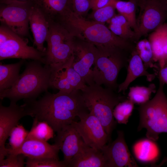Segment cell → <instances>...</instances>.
<instances>
[{
  "instance_id": "6da1fadb",
  "label": "cell",
  "mask_w": 167,
  "mask_h": 167,
  "mask_svg": "<svg viewBox=\"0 0 167 167\" xmlns=\"http://www.w3.org/2000/svg\"><path fill=\"white\" fill-rule=\"evenodd\" d=\"M24 101L28 116L47 122L57 132L88 110L78 90L56 94L47 91L38 100Z\"/></svg>"
},
{
  "instance_id": "7a4b0ae2",
  "label": "cell",
  "mask_w": 167,
  "mask_h": 167,
  "mask_svg": "<svg viewBox=\"0 0 167 167\" xmlns=\"http://www.w3.org/2000/svg\"><path fill=\"white\" fill-rule=\"evenodd\" d=\"M56 21L75 37L90 43L99 49L117 47L131 53L135 48L130 42L114 34L105 24L86 19L72 10Z\"/></svg>"
},
{
  "instance_id": "3957f363",
  "label": "cell",
  "mask_w": 167,
  "mask_h": 167,
  "mask_svg": "<svg viewBox=\"0 0 167 167\" xmlns=\"http://www.w3.org/2000/svg\"><path fill=\"white\" fill-rule=\"evenodd\" d=\"M36 60L27 62L25 69L12 86L0 93V98L8 99L16 103L36 99L41 93L48 91L50 87L51 69L49 65Z\"/></svg>"
},
{
  "instance_id": "277c9868",
  "label": "cell",
  "mask_w": 167,
  "mask_h": 167,
  "mask_svg": "<svg viewBox=\"0 0 167 167\" xmlns=\"http://www.w3.org/2000/svg\"><path fill=\"white\" fill-rule=\"evenodd\" d=\"M81 91L88 111L100 121L110 142L112 132L116 124L113 110L119 103L125 100L124 97L116 94L111 89L103 88L95 83L87 85Z\"/></svg>"
},
{
  "instance_id": "5b68a950",
  "label": "cell",
  "mask_w": 167,
  "mask_h": 167,
  "mask_svg": "<svg viewBox=\"0 0 167 167\" xmlns=\"http://www.w3.org/2000/svg\"><path fill=\"white\" fill-rule=\"evenodd\" d=\"M98 52L92 69V76L94 83L104 85L115 91L118 88L117 79L121 69L127 68L129 60L127 51L117 47L98 48Z\"/></svg>"
},
{
  "instance_id": "8992f818",
  "label": "cell",
  "mask_w": 167,
  "mask_h": 167,
  "mask_svg": "<svg viewBox=\"0 0 167 167\" xmlns=\"http://www.w3.org/2000/svg\"><path fill=\"white\" fill-rule=\"evenodd\" d=\"M164 84L159 81L154 97L138 108L140 117L138 131L146 129L147 137L153 141L158 140L160 134L167 133V97L164 91Z\"/></svg>"
},
{
  "instance_id": "52a82bcc",
  "label": "cell",
  "mask_w": 167,
  "mask_h": 167,
  "mask_svg": "<svg viewBox=\"0 0 167 167\" xmlns=\"http://www.w3.org/2000/svg\"><path fill=\"white\" fill-rule=\"evenodd\" d=\"M74 38L62 24L49 19L45 65L54 67L67 61L73 55Z\"/></svg>"
},
{
  "instance_id": "ba28073f",
  "label": "cell",
  "mask_w": 167,
  "mask_h": 167,
  "mask_svg": "<svg viewBox=\"0 0 167 167\" xmlns=\"http://www.w3.org/2000/svg\"><path fill=\"white\" fill-rule=\"evenodd\" d=\"M1 24L20 36H29V18L34 4L29 2H12L0 3Z\"/></svg>"
},
{
  "instance_id": "9c48e42d",
  "label": "cell",
  "mask_w": 167,
  "mask_h": 167,
  "mask_svg": "<svg viewBox=\"0 0 167 167\" xmlns=\"http://www.w3.org/2000/svg\"><path fill=\"white\" fill-rule=\"evenodd\" d=\"M139 12L136 19L135 32L137 41L165 23L167 11L157 0H143L138 2Z\"/></svg>"
},
{
  "instance_id": "30bf717a",
  "label": "cell",
  "mask_w": 167,
  "mask_h": 167,
  "mask_svg": "<svg viewBox=\"0 0 167 167\" xmlns=\"http://www.w3.org/2000/svg\"><path fill=\"white\" fill-rule=\"evenodd\" d=\"M80 121L72 123L84 142L93 148L100 150L109 139L104 128L98 118L88 112L79 117Z\"/></svg>"
},
{
  "instance_id": "8fae6325",
  "label": "cell",
  "mask_w": 167,
  "mask_h": 167,
  "mask_svg": "<svg viewBox=\"0 0 167 167\" xmlns=\"http://www.w3.org/2000/svg\"><path fill=\"white\" fill-rule=\"evenodd\" d=\"M45 53L28 45L26 41L12 31L8 39L0 45V60L20 58L38 60L45 64Z\"/></svg>"
},
{
  "instance_id": "7c38bea8",
  "label": "cell",
  "mask_w": 167,
  "mask_h": 167,
  "mask_svg": "<svg viewBox=\"0 0 167 167\" xmlns=\"http://www.w3.org/2000/svg\"><path fill=\"white\" fill-rule=\"evenodd\" d=\"M28 116L24 104L19 105L16 103L10 102L9 106H3L0 103V160L8 154V148L5 143L10 133L23 117Z\"/></svg>"
},
{
  "instance_id": "4fadbf2b",
  "label": "cell",
  "mask_w": 167,
  "mask_h": 167,
  "mask_svg": "<svg viewBox=\"0 0 167 167\" xmlns=\"http://www.w3.org/2000/svg\"><path fill=\"white\" fill-rule=\"evenodd\" d=\"M98 50L96 46L90 43L80 39L75 41L72 66L88 85L94 83L92 78L91 67L95 62Z\"/></svg>"
},
{
  "instance_id": "5bb4252c",
  "label": "cell",
  "mask_w": 167,
  "mask_h": 167,
  "mask_svg": "<svg viewBox=\"0 0 167 167\" xmlns=\"http://www.w3.org/2000/svg\"><path fill=\"white\" fill-rule=\"evenodd\" d=\"M101 151L105 159L107 167L138 166L129 150L122 131H118L117 138L104 146Z\"/></svg>"
},
{
  "instance_id": "9a60e30c",
  "label": "cell",
  "mask_w": 167,
  "mask_h": 167,
  "mask_svg": "<svg viewBox=\"0 0 167 167\" xmlns=\"http://www.w3.org/2000/svg\"><path fill=\"white\" fill-rule=\"evenodd\" d=\"M85 143L72 123L63 127L57 132L54 144L61 150L63 161L68 167L72 158Z\"/></svg>"
},
{
  "instance_id": "2e32d148",
  "label": "cell",
  "mask_w": 167,
  "mask_h": 167,
  "mask_svg": "<svg viewBox=\"0 0 167 167\" xmlns=\"http://www.w3.org/2000/svg\"><path fill=\"white\" fill-rule=\"evenodd\" d=\"M59 150L55 144L51 145L47 141L27 138L19 148L9 152L8 154H22L30 158H49L59 160Z\"/></svg>"
},
{
  "instance_id": "e0dca14e",
  "label": "cell",
  "mask_w": 167,
  "mask_h": 167,
  "mask_svg": "<svg viewBox=\"0 0 167 167\" xmlns=\"http://www.w3.org/2000/svg\"><path fill=\"white\" fill-rule=\"evenodd\" d=\"M29 24L33 37V44L39 51L45 53L44 46L49 32V19L37 4L32 6L30 14Z\"/></svg>"
},
{
  "instance_id": "ac0fdd59",
  "label": "cell",
  "mask_w": 167,
  "mask_h": 167,
  "mask_svg": "<svg viewBox=\"0 0 167 167\" xmlns=\"http://www.w3.org/2000/svg\"><path fill=\"white\" fill-rule=\"evenodd\" d=\"M126 68V76L124 81L118 85V93L122 92L124 93L130 84L138 77L144 76L149 82L152 81L155 77V74H151L147 71L135 48L131 54Z\"/></svg>"
},
{
  "instance_id": "d6986e66",
  "label": "cell",
  "mask_w": 167,
  "mask_h": 167,
  "mask_svg": "<svg viewBox=\"0 0 167 167\" xmlns=\"http://www.w3.org/2000/svg\"><path fill=\"white\" fill-rule=\"evenodd\" d=\"M148 40L151 45L155 62L159 68L167 64V23H165L151 32Z\"/></svg>"
},
{
  "instance_id": "ffe728a7",
  "label": "cell",
  "mask_w": 167,
  "mask_h": 167,
  "mask_svg": "<svg viewBox=\"0 0 167 167\" xmlns=\"http://www.w3.org/2000/svg\"><path fill=\"white\" fill-rule=\"evenodd\" d=\"M68 167H107L101 151L91 147L85 143L69 163Z\"/></svg>"
},
{
  "instance_id": "44dd1931",
  "label": "cell",
  "mask_w": 167,
  "mask_h": 167,
  "mask_svg": "<svg viewBox=\"0 0 167 167\" xmlns=\"http://www.w3.org/2000/svg\"><path fill=\"white\" fill-rule=\"evenodd\" d=\"M25 60L12 64H0V93L8 89L14 84L19 76L21 68Z\"/></svg>"
},
{
  "instance_id": "7402d4cb",
  "label": "cell",
  "mask_w": 167,
  "mask_h": 167,
  "mask_svg": "<svg viewBox=\"0 0 167 167\" xmlns=\"http://www.w3.org/2000/svg\"><path fill=\"white\" fill-rule=\"evenodd\" d=\"M108 22L109 28L114 34L131 42L137 41L135 32L122 15L115 14Z\"/></svg>"
},
{
  "instance_id": "603a6c76",
  "label": "cell",
  "mask_w": 167,
  "mask_h": 167,
  "mask_svg": "<svg viewBox=\"0 0 167 167\" xmlns=\"http://www.w3.org/2000/svg\"><path fill=\"white\" fill-rule=\"evenodd\" d=\"M39 6L50 19L55 20L72 10L71 0H39Z\"/></svg>"
},
{
  "instance_id": "cb8c5ba5",
  "label": "cell",
  "mask_w": 167,
  "mask_h": 167,
  "mask_svg": "<svg viewBox=\"0 0 167 167\" xmlns=\"http://www.w3.org/2000/svg\"><path fill=\"white\" fill-rule=\"evenodd\" d=\"M150 139H143L137 142L133 149L137 159L144 162L155 161L159 155V150L156 144Z\"/></svg>"
},
{
  "instance_id": "d4e9b609",
  "label": "cell",
  "mask_w": 167,
  "mask_h": 167,
  "mask_svg": "<svg viewBox=\"0 0 167 167\" xmlns=\"http://www.w3.org/2000/svg\"><path fill=\"white\" fill-rule=\"evenodd\" d=\"M114 5L115 9L126 18L135 33L137 29L136 11L137 6L136 0H117L115 2Z\"/></svg>"
},
{
  "instance_id": "484cf974",
  "label": "cell",
  "mask_w": 167,
  "mask_h": 167,
  "mask_svg": "<svg viewBox=\"0 0 167 167\" xmlns=\"http://www.w3.org/2000/svg\"><path fill=\"white\" fill-rule=\"evenodd\" d=\"M54 132L47 122L34 118L32 127L27 138L47 141L54 137Z\"/></svg>"
},
{
  "instance_id": "4316f807",
  "label": "cell",
  "mask_w": 167,
  "mask_h": 167,
  "mask_svg": "<svg viewBox=\"0 0 167 167\" xmlns=\"http://www.w3.org/2000/svg\"><path fill=\"white\" fill-rule=\"evenodd\" d=\"M156 89L154 84H150L148 87L139 86L131 87L128 94L129 99L134 104H143L149 100L152 94L156 92Z\"/></svg>"
},
{
  "instance_id": "83f0119b",
  "label": "cell",
  "mask_w": 167,
  "mask_h": 167,
  "mask_svg": "<svg viewBox=\"0 0 167 167\" xmlns=\"http://www.w3.org/2000/svg\"><path fill=\"white\" fill-rule=\"evenodd\" d=\"M135 49L143 62L146 68H157L154 64L153 53L148 39H143L137 41Z\"/></svg>"
},
{
  "instance_id": "f1b7e54d",
  "label": "cell",
  "mask_w": 167,
  "mask_h": 167,
  "mask_svg": "<svg viewBox=\"0 0 167 167\" xmlns=\"http://www.w3.org/2000/svg\"><path fill=\"white\" fill-rule=\"evenodd\" d=\"M134 104L128 99L120 102L115 107L113 115L119 123L126 124L127 123L134 109Z\"/></svg>"
},
{
  "instance_id": "f546056e",
  "label": "cell",
  "mask_w": 167,
  "mask_h": 167,
  "mask_svg": "<svg viewBox=\"0 0 167 167\" xmlns=\"http://www.w3.org/2000/svg\"><path fill=\"white\" fill-rule=\"evenodd\" d=\"M29 131L27 130L21 124H18L11 131L9 135L8 152L15 150L19 148L27 139Z\"/></svg>"
},
{
  "instance_id": "4dcf8cb0",
  "label": "cell",
  "mask_w": 167,
  "mask_h": 167,
  "mask_svg": "<svg viewBox=\"0 0 167 167\" xmlns=\"http://www.w3.org/2000/svg\"><path fill=\"white\" fill-rule=\"evenodd\" d=\"M114 3L92 11L90 15L93 21L105 24L115 15Z\"/></svg>"
},
{
  "instance_id": "1f68e13d",
  "label": "cell",
  "mask_w": 167,
  "mask_h": 167,
  "mask_svg": "<svg viewBox=\"0 0 167 167\" xmlns=\"http://www.w3.org/2000/svg\"><path fill=\"white\" fill-rule=\"evenodd\" d=\"M25 165L26 167H68L63 161L49 158L26 157Z\"/></svg>"
},
{
  "instance_id": "d6a6232c",
  "label": "cell",
  "mask_w": 167,
  "mask_h": 167,
  "mask_svg": "<svg viewBox=\"0 0 167 167\" xmlns=\"http://www.w3.org/2000/svg\"><path fill=\"white\" fill-rule=\"evenodd\" d=\"M0 160V167H23L25 165L26 157L22 154H9Z\"/></svg>"
},
{
  "instance_id": "836d02e7",
  "label": "cell",
  "mask_w": 167,
  "mask_h": 167,
  "mask_svg": "<svg viewBox=\"0 0 167 167\" xmlns=\"http://www.w3.org/2000/svg\"><path fill=\"white\" fill-rule=\"evenodd\" d=\"M72 11L83 16L91 9V0H71Z\"/></svg>"
},
{
  "instance_id": "e575fe53",
  "label": "cell",
  "mask_w": 167,
  "mask_h": 167,
  "mask_svg": "<svg viewBox=\"0 0 167 167\" xmlns=\"http://www.w3.org/2000/svg\"><path fill=\"white\" fill-rule=\"evenodd\" d=\"M117 0H91V9L94 11L113 3Z\"/></svg>"
},
{
  "instance_id": "d590c367",
  "label": "cell",
  "mask_w": 167,
  "mask_h": 167,
  "mask_svg": "<svg viewBox=\"0 0 167 167\" xmlns=\"http://www.w3.org/2000/svg\"><path fill=\"white\" fill-rule=\"evenodd\" d=\"M158 78L159 81L167 84V64L159 68Z\"/></svg>"
},
{
  "instance_id": "8d00e7d4",
  "label": "cell",
  "mask_w": 167,
  "mask_h": 167,
  "mask_svg": "<svg viewBox=\"0 0 167 167\" xmlns=\"http://www.w3.org/2000/svg\"><path fill=\"white\" fill-rule=\"evenodd\" d=\"M12 2H29L37 4L39 6V0H0V3H6Z\"/></svg>"
},
{
  "instance_id": "74e56055",
  "label": "cell",
  "mask_w": 167,
  "mask_h": 167,
  "mask_svg": "<svg viewBox=\"0 0 167 167\" xmlns=\"http://www.w3.org/2000/svg\"><path fill=\"white\" fill-rule=\"evenodd\" d=\"M165 10L167 11V0H157Z\"/></svg>"
},
{
  "instance_id": "f35d334b",
  "label": "cell",
  "mask_w": 167,
  "mask_h": 167,
  "mask_svg": "<svg viewBox=\"0 0 167 167\" xmlns=\"http://www.w3.org/2000/svg\"><path fill=\"white\" fill-rule=\"evenodd\" d=\"M135 0L137 2V4L138 2H140L141 1L143 0Z\"/></svg>"
},
{
  "instance_id": "ab89813d",
  "label": "cell",
  "mask_w": 167,
  "mask_h": 167,
  "mask_svg": "<svg viewBox=\"0 0 167 167\" xmlns=\"http://www.w3.org/2000/svg\"><path fill=\"white\" fill-rule=\"evenodd\" d=\"M165 161H165L164 162H167V158H166V160H165Z\"/></svg>"
}]
</instances>
